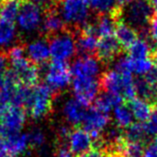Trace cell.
<instances>
[{"mask_svg": "<svg viewBox=\"0 0 157 157\" xmlns=\"http://www.w3.org/2000/svg\"><path fill=\"white\" fill-rule=\"evenodd\" d=\"M3 139H4V133L0 128V151H1L2 149V144H3Z\"/></svg>", "mask_w": 157, "mask_h": 157, "instance_id": "7bdbcfd3", "label": "cell"}, {"mask_svg": "<svg viewBox=\"0 0 157 157\" xmlns=\"http://www.w3.org/2000/svg\"><path fill=\"white\" fill-rule=\"evenodd\" d=\"M144 78L149 84H151L152 86L157 87V63H154V66H153L152 69L144 76Z\"/></svg>", "mask_w": 157, "mask_h": 157, "instance_id": "d590c367", "label": "cell"}, {"mask_svg": "<svg viewBox=\"0 0 157 157\" xmlns=\"http://www.w3.org/2000/svg\"><path fill=\"white\" fill-rule=\"evenodd\" d=\"M20 7V0H0V19L14 23Z\"/></svg>", "mask_w": 157, "mask_h": 157, "instance_id": "cb8c5ba5", "label": "cell"}, {"mask_svg": "<svg viewBox=\"0 0 157 157\" xmlns=\"http://www.w3.org/2000/svg\"><path fill=\"white\" fill-rule=\"evenodd\" d=\"M17 30L13 22L0 19V46L8 47L16 40Z\"/></svg>", "mask_w": 157, "mask_h": 157, "instance_id": "484cf974", "label": "cell"}, {"mask_svg": "<svg viewBox=\"0 0 157 157\" xmlns=\"http://www.w3.org/2000/svg\"><path fill=\"white\" fill-rule=\"evenodd\" d=\"M53 93V90L45 83L31 86L24 104L26 113L33 119L45 117L51 110Z\"/></svg>", "mask_w": 157, "mask_h": 157, "instance_id": "7a4b0ae2", "label": "cell"}, {"mask_svg": "<svg viewBox=\"0 0 157 157\" xmlns=\"http://www.w3.org/2000/svg\"><path fill=\"white\" fill-rule=\"evenodd\" d=\"M122 101H123L122 98L104 92L96 97L93 102V107L101 112L109 114V112H112L113 109L122 103Z\"/></svg>", "mask_w": 157, "mask_h": 157, "instance_id": "603a6c76", "label": "cell"}, {"mask_svg": "<svg viewBox=\"0 0 157 157\" xmlns=\"http://www.w3.org/2000/svg\"><path fill=\"white\" fill-rule=\"evenodd\" d=\"M128 105L132 111L134 119L141 123H144L148 120L153 109L149 100L141 97H135L132 100H130Z\"/></svg>", "mask_w": 157, "mask_h": 157, "instance_id": "44dd1931", "label": "cell"}, {"mask_svg": "<svg viewBox=\"0 0 157 157\" xmlns=\"http://www.w3.org/2000/svg\"><path fill=\"white\" fill-rule=\"evenodd\" d=\"M9 105L7 104V103L3 100V99L0 97V119H1V117L3 116V114H4V112L6 111L7 107H8Z\"/></svg>", "mask_w": 157, "mask_h": 157, "instance_id": "ab89813d", "label": "cell"}, {"mask_svg": "<svg viewBox=\"0 0 157 157\" xmlns=\"http://www.w3.org/2000/svg\"><path fill=\"white\" fill-rule=\"evenodd\" d=\"M26 115L22 107L9 105L0 119V128L4 134L20 132L26 122Z\"/></svg>", "mask_w": 157, "mask_h": 157, "instance_id": "7c38bea8", "label": "cell"}, {"mask_svg": "<svg viewBox=\"0 0 157 157\" xmlns=\"http://www.w3.org/2000/svg\"><path fill=\"white\" fill-rule=\"evenodd\" d=\"M66 29V23L61 17L57 5L44 11V17L42 21L41 30L48 36H54Z\"/></svg>", "mask_w": 157, "mask_h": 157, "instance_id": "e0dca14e", "label": "cell"}, {"mask_svg": "<svg viewBox=\"0 0 157 157\" xmlns=\"http://www.w3.org/2000/svg\"><path fill=\"white\" fill-rule=\"evenodd\" d=\"M128 56L134 59H143L149 58L152 54L151 45L146 38L138 37L134 43L127 49Z\"/></svg>", "mask_w": 157, "mask_h": 157, "instance_id": "d4e9b609", "label": "cell"}, {"mask_svg": "<svg viewBox=\"0 0 157 157\" xmlns=\"http://www.w3.org/2000/svg\"><path fill=\"white\" fill-rule=\"evenodd\" d=\"M152 59H153V61H154L155 63H157V48L155 49L154 51H153V53H152Z\"/></svg>", "mask_w": 157, "mask_h": 157, "instance_id": "ee69618b", "label": "cell"}, {"mask_svg": "<svg viewBox=\"0 0 157 157\" xmlns=\"http://www.w3.org/2000/svg\"><path fill=\"white\" fill-rule=\"evenodd\" d=\"M154 66V61L149 58L143 59H134L128 55L121 56L118 58L115 63V69L121 72H127L132 75H136L138 77L145 76Z\"/></svg>", "mask_w": 157, "mask_h": 157, "instance_id": "4fadbf2b", "label": "cell"}, {"mask_svg": "<svg viewBox=\"0 0 157 157\" xmlns=\"http://www.w3.org/2000/svg\"><path fill=\"white\" fill-rule=\"evenodd\" d=\"M149 3L152 7L153 11L155 12V14H157V0H149Z\"/></svg>", "mask_w": 157, "mask_h": 157, "instance_id": "b9f144b4", "label": "cell"}, {"mask_svg": "<svg viewBox=\"0 0 157 157\" xmlns=\"http://www.w3.org/2000/svg\"><path fill=\"white\" fill-rule=\"evenodd\" d=\"M88 107L82 104L81 102L78 101L75 97L67 99L64 102L62 107L63 116L66 119L68 123L71 125L77 126L79 124H82V122L85 118L87 113Z\"/></svg>", "mask_w": 157, "mask_h": 157, "instance_id": "ac0fdd59", "label": "cell"}, {"mask_svg": "<svg viewBox=\"0 0 157 157\" xmlns=\"http://www.w3.org/2000/svg\"><path fill=\"white\" fill-rule=\"evenodd\" d=\"M25 1L31 2L33 4L41 7L44 11L57 5V0H25Z\"/></svg>", "mask_w": 157, "mask_h": 157, "instance_id": "836d02e7", "label": "cell"}, {"mask_svg": "<svg viewBox=\"0 0 157 157\" xmlns=\"http://www.w3.org/2000/svg\"><path fill=\"white\" fill-rule=\"evenodd\" d=\"M107 157H122L120 154H118V153H115V152H112L111 154H108Z\"/></svg>", "mask_w": 157, "mask_h": 157, "instance_id": "f6af8a7d", "label": "cell"}, {"mask_svg": "<svg viewBox=\"0 0 157 157\" xmlns=\"http://www.w3.org/2000/svg\"><path fill=\"white\" fill-rule=\"evenodd\" d=\"M50 58L55 62H66L72 59L77 52L76 39L73 33L65 29L61 33L51 36L49 41Z\"/></svg>", "mask_w": 157, "mask_h": 157, "instance_id": "5b68a950", "label": "cell"}, {"mask_svg": "<svg viewBox=\"0 0 157 157\" xmlns=\"http://www.w3.org/2000/svg\"><path fill=\"white\" fill-rule=\"evenodd\" d=\"M113 120L117 127L127 129L130 125L134 123V116L128 104L120 103L112 111Z\"/></svg>", "mask_w": 157, "mask_h": 157, "instance_id": "7402d4cb", "label": "cell"}, {"mask_svg": "<svg viewBox=\"0 0 157 157\" xmlns=\"http://www.w3.org/2000/svg\"><path fill=\"white\" fill-rule=\"evenodd\" d=\"M100 84L104 92L115 95L123 100L130 101L137 97L135 79L127 72L118 71L115 68L106 71L102 74Z\"/></svg>", "mask_w": 157, "mask_h": 157, "instance_id": "6da1fadb", "label": "cell"}, {"mask_svg": "<svg viewBox=\"0 0 157 157\" xmlns=\"http://www.w3.org/2000/svg\"><path fill=\"white\" fill-rule=\"evenodd\" d=\"M142 157H157V136H154L152 142L145 148Z\"/></svg>", "mask_w": 157, "mask_h": 157, "instance_id": "e575fe53", "label": "cell"}, {"mask_svg": "<svg viewBox=\"0 0 157 157\" xmlns=\"http://www.w3.org/2000/svg\"><path fill=\"white\" fill-rule=\"evenodd\" d=\"M67 142L68 149L74 155L79 156L92 149L94 140L85 129L77 127L71 129L67 138Z\"/></svg>", "mask_w": 157, "mask_h": 157, "instance_id": "9a60e30c", "label": "cell"}, {"mask_svg": "<svg viewBox=\"0 0 157 157\" xmlns=\"http://www.w3.org/2000/svg\"><path fill=\"white\" fill-rule=\"evenodd\" d=\"M124 138L129 141H135V142H142L147 139L148 134L145 129L144 123L141 122H134L126 129L124 133Z\"/></svg>", "mask_w": 157, "mask_h": 157, "instance_id": "4316f807", "label": "cell"}, {"mask_svg": "<svg viewBox=\"0 0 157 157\" xmlns=\"http://www.w3.org/2000/svg\"><path fill=\"white\" fill-rule=\"evenodd\" d=\"M29 147L31 146H30L28 133H8L4 134L2 149L0 152L15 157L25 153Z\"/></svg>", "mask_w": 157, "mask_h": 157, "instance_id": "5bb4252c", "label": "cell"}, {"mask_svg": "<svg viewBox=\"0 0 157 157\" xmlns=\"http://www.w3.org/2000/svg\"><path fill=\"white\" fill-rule=\"evenodd\" d=\"M120 49L121 46L119 42L114 35L100 37L96 50L97 58L101 62H109L119 54Z\"/></svg>", "mask_w": 157, "mask_h": 157, "instance_id": "d6986e66", "label": "cell"}, {"mask_svg": "<svg viewBox=\"0 0 157 157\" xmlns=\"http://www.w3.org/2000/svg\"><path fill=\"white\" fill-rule=\"evenodd\" d=\"M71 130L69 128L65 127V126H63V127H61L59 129V132H58V135L61 139H64V140H67L68 136H69V133H70Z\"/></svg>", "mask_w": 157, "mask_h": 157, "instance_id": "f35d334b", "label": "cell"}, {"mask_svg": "<svg viewBox=\"0 0 157 157\" xmlns=\"http://www.w3.org/2000/svg\"><path fill=\"white\" fill-rule=\"evenodd\" d=\"M7 56H8L9 61L16 60L19 58H22V57H25L26 56L25 47L21 46V45H14V46L10 47L8 53H7Z\"/></svg>", "mask_w": 157, "mask_h": 157, "instance_id": "d6a6232c", "label": "cell"}, {"mask_svg": "<svg viewBox=\"0 0 157 157\" xmlns=\"http://www.w3.org/2000/svg\"><path fill=\"white\" fill-rule=\"evenodd\" d=\"M114 36L116 37L117 41L119 42L121 48L127 49L138 39V32L123 20H118L114 32Z\"/></svg>", "mask_w": 157, "mask_h": 157, "instance_id": "ffe728a7", "label": "cell"}, {"mask_svg": "<svg viewBox=\"0 0 157 157\" xmlns=\"http://www.w3.org/2000/svg\"><path fill=\"white\" fill-rule=\"evenodd\" d=\"M89 6L98 14L110 13L117 7L115 0H85Z\"/></svg>", "mask_w": 157, "mask_h": 157, "instance_id": "83f0119b", "label": "cell"}, {"mask_svg": "<svg viewBox=\"0 0 157 157\" xmlns=\"http://www.w3.org/2000/svg\"><path fill=\"white\" fill-rule=\"evenodd\" d=\"M133 1V0H115L116 2V5L118 7H121V8H123V7L127 6L128 4H130Z\"/></svg>", "mask_w": 157, "mask_h": 157, "instance_id": "60d3db41", "label": "cell"}, {"mask_svg": "<svg viewBox=\"0 0 157 157\" xmlns=\"http://www.w3.org/2000/svg\"><path fill=\"white\" fill-rule=\"evenodd\" d=\"M9 63L10 70L19 83L29 87L36 85L40 76L37 65L32 63L26 56L9 61Z\"/></svg>", "mask_w": 157, "mask_h": 157, "instance_id": "9c48e42d", "label": "cell"}, {"mask_svg": "<svg viewBox=\"0 0 157 157\" xmlns=\"http://www.w3.org/2000/svg\"><path fill=\"white\" fill-rule=\"evenodd\" d=\"M0 157H13V156H10L6 153H3V152H0Z\"/></svg>", "mask_w": 157, "mask_h": 157, "instance_id": "bcb514c9", "label": "cell"}, {"mask_svg": "<svg viewBox=\"0 0 157 157\" xmlns=\"http://www.w3.org/2000/svg\"><path fill=\"white\" fill-rule=\"evenodd\" d=\"M43 17V9L41 7L25 1L21 4L16 23L22 32L32 33L41 28Z\"/></svg>", "mask_w": 157, "mask_h": 157, "instance_id": "8992f818", "label": "cell"}, {"mask_svg": "<svg viewBox=\"0 0 157 157\" xmlns=\"http://www.w3.org/2000/svg\"><path fill=\"white\" fill-rule=\"evenodd\" d=\"M144 126L148 136H157V105L153 107L148 120L144 122Z\"/></svg>", "mask_w": 157, "mask_h": 157, "instance_id": "f546056e", "label": "cell"}, {"mask_svg": "<svg viewBox=\"0 0 157 157\" xmlns=\"http://www.w3.org/2000/svg\"><path fill=\"white\" fill-rule=\"evenodd\" d=\"M10 71L9 59L7 54L3 52H0V87L5 81L6 77L8 76Z\"/></svg>", "mask_w": 157, "mask_h": 157, "instance_id": "4dcf8cb0", "label": "cell"}, {"mask_svg": "<svg viewBox=\"0 0 157 157\" xmlns=\"http://www.w3.org/2000/svg\"><path fill=\"white\" fill-rule=\"evenodd\" d=\"M57 9L65 23L76 29L88 22L89 6L85 0H57Z\"/></svg>", "mask_w": 157, "mask_h": 157, "instance_id": "277c9868", "label": "cell"}, {"mask_svg": "<svg viewBox=\"0 0 157 157\" xmlns=\"http://www.w3.org/2000/svg\"><path fill=\"white\" fill-rule=\"evenodd\" d=\"M109 114L97 110L94 107L88 108L85 118L82 122L83 129L91 135L94 141L100 139L101 133L109 124Z\"/></svg>", "mask_w": 157, "mask_h": 157, "instance_id": "8fae6325", "label": "cell"}, {"mask_svg": "<svg viewBox=\"0 0 157 157\" xmlns=\"http://www.w3.org/2000/svg\"><path fill=\"white\" fill-rule=\"evenodd\" d=\"M101 61L92 55H82L76 58L70 67L72 77L98 78L101 74Z\"/></svg>", "mask_w": 157, "mask_h": 157, "instance_id": "30bf717a", "label": "cell"}, {"mask_svg": "<svg viewBox=\"0 0 157 157\" xmlns=\"http://www.w3.org/2000/svg\"><path fill=\"white\" fill-rule=\"evenodd\" d=\"M78 157H107V155L105 154V152L101 150L99 148H95V149H90L89 151H87L83 154L79 155Z\"/></svg>", "mask_w": 157, "mask_h": 157, "instance_id": "8d00e7d4", "label": "cell"}, {"mask_svg": "<svg viewBox=\"0 0 157 157\" xmlns=\"http://www.w3.org/2000/svg\"><path fill=\"white\" fill-rule=\"evenodd\" d=\"M70 67L66 62H52L45 70V84L51 88L53 92L64 90L72 82Z\"/></svg>", "mask_w": 157, "mask_h": 157, "instance_id": "52a82bcc", "label": "cell"}, {"mask_svg": "<svg viewBox=\"0 0 157 157\" xmlns=\"http://www.w3.org/2000/svg\"><path fill=\"white\" fill-rule=\"evenodd\" d=\"M26 57L35 65L45 64L50 58L49 41L44 38H37L26 45Z\"/></svg>", "mask_w": 157, "mask_h": 157, "instance_id": "2e32d148", "label": "cell"}, {"mask_svg": "<svg viewBox=\"0 0 157 157\" xmlns=\"http://www.w3.org/2000/svg\"><path fill=\"white\" fill-rule=\"evenodd\" d=\"M55 157H74V154L68 149V147H61L58 149Z\"/></svg>", "mask_w": 157, "mask_h": 157, "instance_id": "74e56055", "label": "cell"}, {"mask_svg": "<svg viewBox=\"0 0 157 157\" xmlns=\"http://www.w3.org/2000/svg\"><path fill=\"white\" fill-rule=\"evenodd\" d=\"M152 7L149 0H133L121 9V20L137 31L147 28L152 14Z\"/></svg>", "mask_w": 157, "mask_h": 157, "instance_id": "3957f363", "label": "cell"}, {"mask_svg": "<svg viewBox=\"0 0 157 157\" xmlns=\"http://www.w3.org/2000/svg\"><path fill=\"white\" fill-rule=\"evenodd\" d=\"M147 32L148 37L151 40L152 44L155 46V49L157 48V14H153L150 21H149L147 26Z\"/></svg>", "mask_w": 157, "mask_h": 157, "instance_id": "1f68e13d", "label": "cell"}, {"mask_svg": "<svg viewBox=\"0 0 157 157\" xmlns=\"http://www.w3.org/2000/svg\"><path fill=\"white\" fill-rule=\"evenodd\" d=\"M74 97L85 106L89 105L98 96L101 84L98 78L74 77L71 82Z\"/></svg>", "mask_w": 157, "mask_h": 157, "instance_id": "ba28073f", "label": "cell"}, {"mask_svg": "<svg viewBox=\"0 0 157 157\" xmlns=\"http://www.w3.org/2000/svg\"><path fill=\"white\" fill-rule=\"evenodd\" d=\"M30 146L33 148H40L45 143V134L39 129H33L28 133Z\"/></svg>", "mask_w": 157, "mask_h": 157, "instance_id": "f1b7e54d", "label": "cell"}]
</instances>
